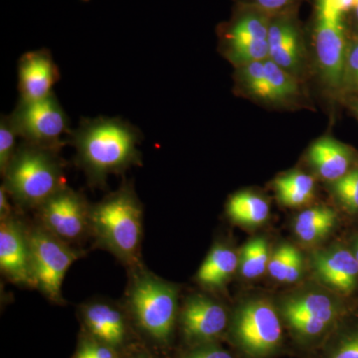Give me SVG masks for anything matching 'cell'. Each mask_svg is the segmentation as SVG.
Segmentation results:
<instances>
[{
	"label": "cell",
	"mask_w": 358,
	"mask_h": 358,
	"mask_svg": "<svg viewBox=\"0 0 358 358\" xmlns=\"http://www.w3.org/2000/svg\"><path fill=\"white\" fill-rule=\"evenodd\" d=\"M17 138L20 136L14 128L10 115H2L0 120V173L2 176L6 174L7 167L17 150Z\"/></svg>",
	"instance_id": "d4e9b609"
},
{
	"label": "cell",
	"mask_w": 358,
	"mask_h": 358,
	"mask_svg": "<svg viewBox=\"0 0 358 358\" xmlns=\"http://www.w3.org/2000/svg\"><path fill=\"white\" fill-rule=\"evenodd\" d=\"M303 271V260L301 253L294 259L291 268H289L288 274H287L286 281L285 282H294L300 279Z\"/></svg>",
	"instance_id": "836d02e7"
},
{
	"label": "cell",
	"mask_w": 358,
	"mask_h": 358,
	"mask_svg": "<svg viewBox=\"0 0 358 358\" xmlns=\"http://www.w3.org/2000/svg\"><path fill=\"white\" fill-rule=\"evenodd\" d=\"M275 189L282 204L299 207L307 204L313 197L315 180L301 171H294L275 179Z\"/></svg>",
	"instance_id": "603a6c76"
},
{
	"label": "cell",
	"mask_w": 358,
	"mask_h": 358,
	"mask_svg": "<svg viewBox=\"0 0 358 358\" xmlns=\"http://www.w3.org/2000/svg\"><path fill=\"white\" fill-rule=\"evenodd\" d=\"M299 253L300 252L292 245H281L273 253L268 261V271L270 275L277 281L285 282L289 268Z\"/></svg>",
	"instance_id": "4316f807"
},
{
	"label": "cell",
	"mask_w": 358,
	"mask_h": 358,
	"mask_svg": "<svg viewBox=\"0 0 358 358\" xmlns=\"http://www.w3.org/2000/svg\"><path fill=\"white\" fill-rule=\"evenodd\" d=\"M268 243L262 237L249 241L242 249L239 257L240 272L247 279H255L264 274L270 261Z\"/></svg>",
	"instance_id": "cb8c5ba5"
},
{
	"label": "cell",
	"mask_w": 358,
	"mask_h": 358,
	"mask_svg": "<svg viewBox=\"0 0 358 358\" xmlns=\"http://www.w3.org/2000/svg\"><path fill=\"white\" fill-rule=\"evenodd\" d=\"M2 185L20 208L38 209L67 186L59 150L22 141L7 167Z\"/></svg>",
	"instance_id": "277c9868"
},
{
	"label": "cell",
	"mask_w": 358,
	"mask_h": 358,
	"mask_svg": "<svg viewBox=\"0 0 358 358\" xmlns=\"http://www.w3.org/2000/svg\"><path fill=\"white\" fill-rule=\"evenodd\" d=\"M336 222V212L327 206L315 207L299 214L294 232L305 243H315L331 232Z\"/></svg>",
	"instance_id": "44dd1931"
},
{
	"label": "cell",
	"mask_w": 358,
	"mask_h": 358,
	"mask_svg": "<svg viewBox=\"0 0 358 358\" xmlns=\"http://www.w3.org/2000/svg\"><path fill=\"white\" fill-rule=\"evenodd\" d=\"M18 136L25 143L59 150L69 141V117L55 94L35 101L20 100L10 114Z\"/></svg>",
	"instance_id": "ba28073f"
},
{
	"label": "cell",
	"mask_w": 358,
	"mask_h": 358,
	"mask_svg": "<svg viewBox=\"0 0 358 358\" xmlns=\"http://www.w3.org/2000/svg\"><path fill=\"white\" fill-rule=\"evenodd\" d=\"M353 255H355V258H357L358 262V240L355 242V248H353L352 251Z\"/></svg>",
	"instance_id": "74e56055"
},
{
	"label": "cell",
	"mask_w": 358,
	"mask_h": 358,
	"mask_svg": "<svg viewBox=\"0 0 358 358\" xmlns=\"http://www.w3.org/2000/svg\"><path fill=\"white\" fill-rule=\"evenodd\" d=\"M90 212L83 195L65 186L37 209V218L44 229L72 245L91 232Z\"/></svg>",
	"instance_id": "8fae6325"
},
{
	"label": "cell",
	"mask_w": 358,
	"mask_h": 358,
	"mask_svg": "<svg viewBox=\"0 0 358 358\" xmlns=\"http://www.w3.org/2000/svg\"><path fill=\"white\" fill-rule=\"evenodd\" d=\"M333 183V192L348 211L358 212V169H352Z\"/></svg>",
	"instance_id": "484cf974"
},
{
	"label": "cell",
	"mask_w": 358,
	"mask_h": 358,
	"mask_svg": "<svg viewBox=\"0 0 358 358\" xmlns=\"http://www.w3.org/2000/svg\"><path fill=\"white\" fill-rule=\"evenodd\" d=\"M238 266L239 257L232 249L226 245H215L197 273V282L204 288H221L234 274Z\"/></svg>",
	"instance_id": "ffe728a7"
},
{
	"label": "cell",
	"mask_w": 358,
	"mask_h": 358,
	"mask_svg": "<svg viewBox=\"0 0 358 358\" xmlns=\"http://www.w3.org/2000/svg\"><path fill=\"white\" fill-rule=\"evenodd\" d=\"M180 358H237L229 350L219 345V343H209L188 348Z\"/></svg>",
	"instance_id": "1f68e13d"
},
{
	"label": "cell",
	"mask_w": 358,
	"mask_h": 358,
	"mask_svg": "<svg viewBox=\"0 0 358 358\" xmlns=\"http://www.w3.org/2000/svg\"><path fill=\"white\" fill-rule=\"evenodd\" d=\"M84 333L122 353L129 345L131 324L128 313L108 301H92L79 310Z\"/></svg>",
	"instance_id": "9a60e30c"
},
{
	"label": "cell",
	"mask_w": 358,
	"mask_h": 358,
	"mask_svg": "<svg viewBox=\"0 0 358 358\" xmlns=\"http://www.w3.org/2000/svg\"><path fill=\"white\" fill-rule=\"evenodd\" d=\"M59 80L60 72L47 49L27 52L21 56L18 63L20 100H40L50 95Z\"/></svg>",
	"instance_id": "e0dca14e"
},
{
	"label": "cell",
	"mask_w": 358,
	"mask_h": 358,
	"mask_svg": "<svg viewBox=\"0 0 358 358\" xmlns=\"http://www.w3.org/2000/svg\"><path fill=\"white\" fill-rule=\"evenodd\" d=\"M282 320L268 301H250L233 313L226 336L242 357L271 358L284 343Z\"/></svg>",
	"instance_id": "5b68a950"
},
{
	"label": "cell",
	"mask_w": 358,
	"mask_h": 358,
	"mask_svg": "<svg viewBox=\"0 0 358 358\" xmlns=\"http://www.w3.org/2000/svg\"><path fill=\"white\" fill-rule=\"evenodd\" d=\"M28 233L37 289L48 300L62 303L65 275L81 254L39 224L28 228Z\"/></svg>",
	"instance_id": "9c48e42d"
},
{
	"label": "cell",
	"mask_w": 358,
	"mask_h": 358,
	"mask_svg": "<svg viewBox=\"0 0 358 358\" xmlns=\"http://www.w3.org/2000/svg\"><path fill=\"white\" fill-rule=\"evenodd\" d=\"M268 59L294 77L301 74L303 63V41L296 13H285L271 17Z\"/></svg>",
	"instance_id": "2e32d148"
},
{
	"label": "cell",
	"mask_w": 358,
	"mask_h": 358,
	"mask_svg": "<svg viewBox=\"0 0 358 358\" xmlns=\"http://www.w3.org/2000/svg\"><path fill=\"white\" fill-rule=\"evenodd\" d=\"M0 270L13 284L37 289L28 228L14 214L0 220Z\"/></svg>",
	"instance_id": "5bb4252c"
},
{
	"label": "cell",
	"mask_w": 358,
	"mask_h": 358,
	"mask_svg": "<svg viewBox=\"0 0 358 358\" xmlns=\"http://www.w3.org/2000/svg\"><path fill=\"white\" fill-rule=\"evenodd\" d=\"M10 196L6 192V187L1 185L0 188V220H3L13 215V206L9 201Z\"/></svg>",
	"instance_id": "d6a6232c"
},
{
	"label": "cell",
	"mask_w": 358,
	"mask_h": 358,
	"mask_svg": "<svg viewBox=\"0 0 358 358\" xmlns=\"http://www.w3.org/2000/svg\"><path fill=\"white\" fill-rule=\"evenodd\" d=\"M341 308L322 292H306L286 299L280 308L282 322L299 345H317L334 331Z\"/></svg>",
	"instance_id": "52a82bcc"
},
{
	"label": "cell",
	"mask_w": 358,
	"mask_h": 358,
	"mask_svg": "<svg viewBox=\"0 0 358 358\" xmlns=\"http://www.w3.org/2000/svg\"><path fill=\"white\" fill-rule=\"evenodd\" d=\"M227 214L235 223L257 226L267 220L270 206L260 195L249 192H239L228 201Z\"/></svg>",
	"instance_id": "7402d4cb"
},
{
	"label": "cell",
	"mask_w": 358,
	"mask_h": 358,
	"mask_svg": "<svg viewBox=\"0 0 358 358\" xmlns=\"http://www.w3.org/2000/svg\"><path fill=\"white\" fill-rule=\"evenodd\" d=\"M73 358H124L115 348L85 334L80 338Z\"/></svg>",
	"instance_id": "f1b7e54d"
},
{
	"label": "cell",
	"mask_w": 358,
	"mask_h": 358,
	"mask_svg": "<svg viewBox=\"0 0 358 358\" xmlns=\"http://www.w3.org/2000/svg\"><path fill=\"white\" fill-rule=\"evenodd\" d=\"M69 138L76 150L77 166L86 173L90 185L101 187L110 174L141 164L140 131L119 117L82 119Z\"/></svg>",
	"instance_id": "6da1fadb"
},
{
	"label": "cell",
	"mask_w": 358,
	"mask_h": 358,
	"mask_svg": "<svg viewBox=\"0 0 358 358\" xmlns=\"http://www.w3.org/2000/svg\"><path fill=\"white\" fill-rule=\"evenodd\" d=\"M350 13H352L353 25H355V38H358V0H355V6Z\"/></svg>",
	"instance_id": "e575fe53"
},
{
	"label": "cell",
	"mask_w": 358,
	"mask_h": 358,
	"mask_svg": "<svg viewBox=\"0 0 358 358\" xmlns=\"http://www.w3.org/2000/svg\"><path fill=\"white\" fill-rule=\"evenodd\" d=\"M299 1L300 0H238V6L251 7L273 17L294 13Z\"/></svg>",
	"instance_id": "4dcf8cb0"
},
{
	"label": "cell",
	"mask_w": 358,
	"mask_h": 358,
	"mask_svg": "<svg viewBox=\"0 0 358 358\" xmlns=\"http://www.w3.org/2000/svg\"><path fill=\"white\" fill-rule=\"evenodd\" d=\"M126 307L140 333L159 348L173 343L178 317V289L143 267L131 270Z\"/></svg>",
	"instance_id": "3957f363"
},
{
	"label": "cell",
	"mask_w": 358,
	"mask_h": 358,
	"mask_svg": "<svg viewBox=\"0 0 358 358\" xmlns=\"http://www.w3.org/2000/svg\"><path fill=\"white\" fill-rule=\"evenodd\" d=\"M143 210L131 182L91 204V233L96 244L112 253L129 271L141 266Z\"/></svg>",
	"instance_id": "7a4b0ae2"
},
{
	"label": "cell",
	"mask_w": 358,
	"mask_h": 358,
	"mask_svg": "<svg viewBox=\"0 0 358 358\" xmlns=\"http://www.w3.org/2000/svg\"><path fill=\"white\" fill-rule=\"evenodd\" d=\"M353 152L348 145L331 138L315 141L308 152V159L320 178L334 182L352 171Z\"/></svg>",
	"instance_id": "d6986e66"
},
{
	"label": "cell",
	"mask_w": 358,
	"mask_h": 358,
	"mask_svg": "<svg viewBox=\"0 0 358 358\" xmlns=\"http://www.w3.org/2000/svg\"><path fill=\"white\" fill-rule=\"evenodd\" d=\"M348 103H350V107H352L353 112H355V114H357V117L358 119V98H355V96H353V98L350 99V100L348 101Z\"/></svg>",
	"instance_id": "d590c367"
},
{
	"label": "cell",
	"mask_w": 358,
	"mask_h": 358,
	"mask_svg": "<svg viewBox=\"0 0 358 358\" xmlns=\"http://www.w3.org/2000/svg\"><path fill=\"white\" fill-rule=\"evenodd\" d=\"M129 358H155L154 357H152V355H148L147 352H138L136 353V355H133V357H131Z\"/></svg>",
	"instance_id": "8d00e7d4"
},
{
	"label": "cell",
	"mask_w": 358,
	"mask_h": 358,
	"mask_svg": "<svg viewBox=\"0 0 358 358\" xmlns=\"http://www.w3.org/2000/svg\"><path fill=\"white\" fill-rule=\"evenodd\" d=\"M271 16L238 6L236 14L220 30L221 50L236 68L268 58Z\"/></svg>",
	"instance_id": "30bf717a"
},
{
	"label": "cell",
	"mask_w": 358,
	"mask_h": 358,
	"mask_svg": "<svg viewBox=\"0 0 358 358\" xmlns=\"http://www.w3.org/2000/svg\"><path fill=\"white\" fill-rule=\"evenodd\" d=\"M237 86L244 94L261 103L284 105L300 96V85L271 59L237 68Z\"/></svg>",
	"instance_id": "7c38bea8"
},
{
	"label": "cell",
	"mask_w": 358,
	"mask_h": 358,
	"mask_svg": "<svg viewBox=\"0 0 358 358\" xmlns=\"http://www.w3.org/2000/svg\"><path fill=\"white\" fill-rule=\"evenodd\" d=\"M348 13L345 0H315L313 31L317 66L324 83L334 90L343 87L350 43L345 23Z\"/></svg>",
	"instance_id": "8992f818"
},
{
	"label": "cell",
	"mask_w": 358,
	"mask_h": 358,
	"mask_svg": "<svg viewBox=\"0 0 358 358\" xmlns=\"http://www.w3.org/2000/svg\"><path fill=\"white\" fill-rule=\"evenodd\" d=\"M230 319L218 301L203 294L190 296L183 305L179 319L187 348L218 343L227 334Z\"/></svg>",
	"instance_id": "4fadbf2b"
},
{
	"label": "cell",
	"mask_w": 358,
	"mask_h": 358,
	"mask_svg": "<svg viewBox=\"0 0 358 358\" xmlns=\"http://www.w3.org/2000/svg\"><path fill=\"white\" fill-rule=\"evenodd\" d=\"M324 345L320 358H358V333L343 334Z\"/></svg>",
	"instance_id": "83f0119b"
},
{
	"label": "cell",
	"mask_w": 358,
	"mask_h": 358,
	"mask_svg": "<svg viewBox=\"0 0 358 358\" xmlns=\"http://www.w3.org/2000/svg\"><path fill=\"white\" fill-rule=\"evenodd\" d=\"M313 264L320 279L331 288L350 293L357 286L358 262L352 251L334 248L317 252Z\"/></svg>",
	"instance_id": "ac0fdd59"
},
{
	"label": "cell",
	"mask_w": 358,
	"mask_h": 358,
	"mask_svg": "<svg viewBox=\"0 0 358 358\" xmlns=\"http://www.w3.org/2000/svg\"><path fill=\"white\" fill-rule=\"evenodd\" d=\"M83 1H89V0H83Z\"/></svg>",
	"instance_id": "f35d334b"
},
{
	"label": "cell",
	"mask_w": 358,
	"mask_h": 358,
	"mask_svg": "<svg viewBox=\"0 0 358 358\" xmlns=\"http://www.w3.org/2000/svg\"><path fill=\"white\" fill-rule=\"evenodd\" d=\"M341 90L346 93H358V38L348 43Z\"/></svg>",
	"instance_id": "f546056e"
}]
</instances>
